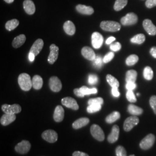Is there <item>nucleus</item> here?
<instances>
[{
    "label": "nucleus",
    "instance_id": "6ab92c4d",
    "mask_svg": "<svg viewBox=\"0 0 156 156\" xmlns=\"http://www.w3.org/2000/svg\"><path fill=\"white\" fill-rule=\"evenodd\" d=\"M16 115L15 114L5 113L1 117L0 122L2 126H8L16 120Z\"/></svg>",
    "mask_w": 156,
    "mask_h": 156
},
{
    "label": "nucleus",
    "instance_id": "c756f323",
    "mask_svg": "<svg viewBox=\"0 0 156 156\" xmlns=\"http://www.w3.org/2000/svg\"><path fill=\"white\" fill-rule=\"evenodd\" d=\"M145 35L143 34H139L136 35H135L134 37H133L131 39V42L133 44H139L140 45L143 44L145 41Z\"/></svg>",
    "mask_w": 156,
    "mask_h": 156
},
{
    "label": "nucleus",
    "instance_id": "c9c22d12",
    "mask_svg": "<svg viewBox=\"0 0 156 156\" xmlns=\"http://www.w3.org/2000/svg\"><path fill=\"white\" fill-rule=\"evenodd\" d=\"M101 109V105L100 104H91L89 105L87 108V111L90 113H93L97 112L100 111Z\"/></svg>",
    "mask_w": 156,
    "mask_h": 156
},
{
    "label": "nucleus",
    "instance_id": "412c9836",
    "mask_svg": "<svg viewBox=\"0 0 156 156\" xmlns=\"http://www.w3.org/2000/svg\"><path fill=\"white\" fill-rule=\"evenodd\" d=\"M76 9L79 13L86 15H91L94 12V9L91 6H88L81 4H79L76 6Z\"/></svg>",
    "mask_w": 156,
    "mask_h": 156
},
{
    "label": "nucleus",
    "instance_id": "0eeeda50",
    "mask_svg": "<svg viewBox=\"0 0 156 156\" xmlns=\"http://www.w3.org/2000/svg\"><path fill=\"white\" fill-rule=\"evenodd\" d=\"M42 138L49 143H55L58 140V135L55 131L48 129L42 133Z\"/></svg>",
    "mask_w": 156,
    "mask_h": 156
},
{
    "label": "nucleus",
    "instance_id": "dca6fc26",
    "mask_svg": "<svg viewBox=\"0 0 156 156\" xmlns=\"http://www.w3.org/2000/svg\"><path fill=\"white\" fill-rule=\"evenodd\" d=\"M120 133V128L117 125L113 126L112 129L111 133L108 136V141L109 143H115L119 139Z\"/></svg>",
    "mask_w": 156,
    "mask_h": 156
},
{
    "label": "nucleus",
    "instance_id": "58836bf2",
    "mask_svg": "<svg viewBox=\"0 0 156 156\" xmlns=\"http://www.w3.org/2000/svg\"><path fill=\"white\" fill-rule=\"evenodd\" d=\"M104 104V100L103 98L98 97V98H91L88 101V104L91 105V104H100L102 105Z\"/></svg>",
    "mask_w": 156,
    "mask_h": 156
},
{
    "label": "nucleus",
    "instance_id": "09e8293b",
    "mask_svg": "<svg viewBox=\"0 0 156 156\" xmlns=\"http://www.w3.org/2000/svg\"><path fill=\"white\" fill-rule=\"evenodd\" d=\"M73 156H89L87 153L80 151H75L73 152Z\"/></svg>",
    "mask_w": 156,
    "mask_h": 156
},
{
    "label": "nucleus",
    "instance_id": "a18cd8bd",
    "mask_svg": "<svg viewBox=\"0 0 156 156\" xmlns=\"http://www.w3.org/2000/svg\"><path fill=\"white\" fill-rule=\"evenodd\" d=\"M136 84L134 82H127L126 85V87L128 90H133L136 88Z\"/></svg>",
    "mask_w": 156,
    "mask_h": 156
},
{
    "label": "nucleus",
    "instance_id": "39448f33",
    "mask_svg": "<svg viewBox=\"0 0 156 156\" xmlns=\"http://www.w3.org/2000/svg\"><path fill=\"white\" fill-rule=\"evenodd\" d=\"M140 122L139 118L136 116H133L128 117L124 121L123 128L124 131L128 132L131 131L133 128H134L135 126H136Z\"/></svg>",
    "mask_w": 156,
    "mask_h": 156
},
{
    "label": "nucleus",
    "instance_id": "bb28decb",
    "mask_svg": "<svg viewBox=\"0 0 156 156\" xmlns=\"http://www.w3.org/2000/svg\"><path fill=\"white\" fill-rule=\"evenodd\" d=\"M137 72L135 70H129L126 75V82H135L137 78Z\"/></svg>",
    "mask_w": 156,
    "mask_h": 156
},
{
    "label": "nucleus",
    "instance_id": "2eb2a0df",
    "mask_svg": "<svg viewBox=\"0 0 156 156\" xmlns=\"http://www.w3.org/2000/svg\"><path fill=\"white\" fill-rule=\"evenodd\" d=\"M44 41L42 39H37L35 42L34 43L33 45L31 46L30 52L33 53L35 56H37L40 51L42 50L43 47H44Z\"/></svg>",
    "mask_w": 156,
    "mask_h": 156
},
{
    "label": "nucleus",
    "instance_id": "473e14b6",
    "mask_svg": "<svg viewBox=\"0 0 156 156\" xmlns=\"http://www.w3.org/2000/svg\"><path fill=\"white\" fill-rule=\"evenodd\" d=\"M106 80L108 83L109 84V85L112 87H119V82L116 78H115L111 75H106Z\"/></svg>",
    "mask_w": 156,
    "mask_h": 156
},
{
    "label": "nucleus",
    "instance_id": "20e7f679",
    "mask_svg": "<svg viewBox=\"0 0 156 156\" xmlns=\"http://www.w3.org/2000/svg\"><path fill=\"white\" fill-rule=\"evenodd\" d=\"M91 135L98 141H103L105 139V134L100 127L97 124H93L90 128Z\"/></svg>",
    "mask_w": 156,
    "mask_h": 156
},
{
    "label": "nucleus",
    "instance_id": "6e6d98bb",
    "mask_svg": "<svg viewBox=\"0 0 156 156\" xmlns=\"http://www.w3.org/2000/svg\"><path fill=\"white\" fill-rule=\"evenodd\" d=\"M137 95H138V96H139V95H140V93H138V94H137Z\"/></svg>",
    "mask_w": 156,
    "mask_h": 156
},
{
    "label": "nucleus",
    "instance_id": "9b49d317",
    "mask_svg": "<svg viewBox=\"0 0 156 156\" xmlns=\"http://www.w3.org/2000/svg\"><path fill=\"white\" fill-rule=\"evenodd\" d=\"M49 87L53 92H59L62 89V83L60 80L57 76H52L49 79Z\"/></svg>",
    "mask_w": 156,
    "mask_h": 156
},
{
    "label": "nucleus",
    "instance_id": "ea45409f",
    "mask_svg": "<svg viewBox=\"0 0 156 156\" xmlns=\"http://www.w3.org/2000/svg\"><path fill=\"white\" fill-rule=\"evenodd\" d=\"M149 103L154 114L156 115V95H153L151 97L149 100Z\"/></svg>",
    "mask_w": 156,
    "mask_h": 156
},
{
    "label": "nucleus",
    "instance_id": "f704fd0d",
    "mask_svg": "<svg viewBox=\"0 0 156 156\" xmlns=\"http://www.w3.org/2000/svg\"><path fill=\"white\" fill-rule=\"evenodd\" d=\"M144 76L145 79L151 80L153 78V71L150 67H146L144 69Z\"/></svg>",
    "mask_w": 156,
    "mask_h": 156
},
{
    "label": "nucleus",
    "instance_id": "393cba45",
    "mask_svg": "<svg viewBox=\"0 0 156 156\" xmlns=\"http://www.w3.org/2000/svg\"><path fill=\"white\" fill-rule=\"evenodd\" d=\"M32 84L34 89H41L43 86V79L39 75H35L32 80Z\"/></svg>",
    "mask_w": 156,
    "mask_h": 156
},
{
    "label": "nucleus",
    "instance_id": "37998d69",
    "mask_svg": "<svg viewBox=\"0 0 156 156\" xmlns=\"http://www.w3.org/2000/svg\"><path fill=\"white\" fill-rule=\"evenodd\" d=\"M122 48V45L119 42H115L110 45V49L113 51H117L120 50Z\"/></svg>",
    "mask_w": 156,
    "mask_h": 156
},
{
    "label": "nucleus",
    "instance_id": "4d7b16f0",
    "mask_svg": "<svg viewBox=\"0 0 156 156\" xmlns=\"http://www.w3.org/2000/svg\"><path fill=\"white\" fill-rule=\"evenodd\" d=\"M135 156V155H134V154H133V155H131V156Z\"/></svg>",
    "mask_w": 156,
    "mask_h": 156
},
{
    "label": "nucleus",
    "instance_id": "2f4dec72",
    "mask_svg": "<svg viewBox=\"0 0 156 156\" xmlns=\"http://www.w3.org/2000/svg\"><path fill=\"white\" fill-rule=\"evenodd\" d=\"M19 24V22L17 19H12L6 23L5 28L8 31H12L16 28Z\"/></svg>",
    "mask_w": 156,
    "mask_h": 156
},
{
    "label": "nucleus",
    "instance_id": "6e6552de",
    "mask_svg": "<svg viewBox=\"0 0 156 156\" xmlns=\"http://www.w3.org/2000/svg\"><path fill=\"white\" fill-rule=\"evenodd\" d=\"M2 110L5 113L8 114H17L22 111V108L19 104L8 105L4 104L2 107Z\"/></svg>",
    "mask_w": 156,
    "mask_h": 156
},
{
    "label": "nucleus",
    "instance_id": "5701e85b",
    "mask_svg": "<svg viewBox=\"0 0 156 156\" xmlns=\"http://www.w3.org/2000/svg\"><path fill=\"white\" fill-rule=\"evenodd\" d=\"M63 28L66 33L69 35H73L75 33V31H76L75 26L73 22L70 20H68L64 23Z\"/></svg>",
    "mask_w": 156,
    "mask_h": 156
},
{
    "label": "nucleus",
    "instance_id": "8fccbe9b",
    "mask_svg": "<svg viewBox=\"0 0 156 156\" xmlns=\"http://www.w3.org/2000/svg\"><path fill=\"white\" fill-rule=\"evenodd\" d=\"M150 53L151 55L153 56L154 58H156V47L154 46L153 48H151L150 50Z\"/></svg>",
    "mask_w": 156,
    "mask_h": 156
},
{
    "label": "nucleus",
    "instance_id": "cd10ccee",
    "mask_svg": "<svg viewBox=\"0 0 156 156\" xmlns=\"http://www.w3.org/2000/svg\"><path fill=\"white\" fill-rule=\"evenodd\" d=\"M120 117V114L119 112L115 111L109 115L105 119V121L108 124H111L117 121Z\"/></svg>",
    "mask_w": 156,
    "mask_h": 156
},
{
    "label": "nucleus",
    "instance_id": "423d86ee",
    "mask_svg": "<svg viewBox=\"0 0 156 156\" xmlns=\"http://www.w3.org/2000/svg\"><path fill=\"white\" fill-rule=\"evenodd\" d=\"M120 21L123 26L134 25L138 22V16L134 13L130 12L127 13L125 16L123 17Z\"/></svg>",
    "mask_w": 156,
    "mask_h": 156
},
{
    "label": "nucleus",
    "instance_id": "79ce46f5",
    "mask_svg": "<svg viewBox=\"0 0 156 156\" xmlns=\"http://www.w3.org/2000/svg\"><path fill=\"white\" fill-rule=\"evenodd\" d=\"M114 56H115V54L113 52L108 53L103 58V62L104 63H108V62H111Z\"/></svg>",
    "mask_w": 156,
    "mask_h": 156
},
{
    "label": "nucleus",
    "instance_id": "7ed1b4c3",
    "mask_svg": "<svg viewBox=\"0 0 156 156\" xmlns=\"http://www.w3.org/2000/svg\"><path fill=\"white\" fill-rule=\"evenodd\" d=\"M156 140V137L153 134H150L146 136L140 142V147L142 149L147 150L154 145Z\"/></svg>",
    "mask_w": 156,
    "mask_h": 156
},
{
    "label": "nucleus",
    "instance_id": "5fc2aeb1",
    "mask_svg": "<svg viewBox=\"0 0 156 156\" xmlns=\"http://www.w3.org/2000/svg\"><path fill=\"white\" fill-rule=\"evenodd\" d=\"M4 1L8 4H11L15 0H4Z\"/></svg>",
    "mask_w": 156,
    "mask_h": 156
},
{
    "label": "nucleus",
    "instance_id": "a19ab883",
    "mask_svg": "<svg viewBox=\"0 0 156 156\" xmlns=\"http://www.w3.org/2000/svg\"><path fill=\"white\" fill-rule=\"evenodd\" d=\"M89 83L91 85H94L95 84L97 83V82H98V78L97 77V75H93V74H91L89 76Z\"/></svg>",
    "mask_w": 156,
    "mask_h": 156
},
{
    "label": "nucleus",
    "instance_id": "603ef678",
    "mask_svg": "<svg viewBox=\"0 0 156 156\" xmlns=\"http://www.w3.org/2000/svg\"><path fill=\"white\" fill-rule=\"evenodd\" d=\"M73 93L77 97H82V95L81 94L79 89H75L73 90Z\"/></svg>",
    "mask_w": 156,
    "mask_h": 156
},
{
    "label": "nucleus",
    "instance_id": "c03bdc74",
    "mask_svg": "<svg viewBox=\"0 0 156 156\" xmlns=\"http://www.w3.org/2000/svg\"><path fill=\"white\" fill-rule=\"evenodd\" d=\"M145 5L148 8H152L156 6V0H146Z\"/></svg>",
    "mask_w": 156,
    "mask_h": 156
},
{
    "label": "nucleus",
    "instance_id": "aec40b11",
    "mask_svg": "<svg viewBox=\"0 0 156 156\" xmlns=\"http://www.w3.org/2000/svg\"><path fill=\"white\" fill-rule=\"evenodd\" d=\"M23 8L28 15H33L35 12V6L31 0H25L23 2Z\"/></svg>",
    "mask_w": 156,
    "mask_h": 156
},
{
    "label": "nucleus",
    "instance_id": "4468645a",
    "mask_svg": "<svg viewBox=\"0 0 156 156\" xmlns=\"http://www.w3.org/2000/svg\"><path fill=\"white\" fill-rule=\"evenodd\" d=\"M143 27L145 31L150 35H156V27L151 20L149 19H145L143 22Z\"/></svg>",
    "mask_w": 156,
    "mask_h": 156
},
{
    "label": "nucleus",
    "instance_id": "864d4df0",
    "mask_svg": "<svg viewBox=\"0 0 156 156\" xmlns=\"http://www.w3.org/2000/svg\"><path fill=\"white\" fill-rule=\"evenodd\" d=\"M35 56L34 55L33 53L30 52L29 55H28V58H29V60H30V62H34V59H35Z\"/></svg>",
    "mask_w": 156,
    "mask_h": 156
},
{
    "label": "nucleus",
    "instance_id": "9d476101",
    "mask_svg": "<svg viewBox=\"0 0 156 156\" xmlns=\"http://www.w3.org/2000/svg\"><path fill=\"white\" fill-rule=\"evenodd\" d=\"M104 42V38L100 33L95 32L91 35V43L95 49H99Z\"/></svg>",
    "mask_w": 156,
    "mask_h": 156
},
{
    "label": "nucleus",
    "instance_id": "7c9ffc66",
    "mask_svg": "<svg viewBox=\"0 0 156 156\" xmlns=\"http://www.w3.org/2000/svg\"><path fill=\"white\" fill-rule=\"evenodd\" d=\"M79 90L80 91L81 94L82 95V97H83L84 95H86L96 94L97 93V89L96 88L89 89L86 86H82V87H81L79 89Z\"/></svg>",
    "mask_w": 156,
    "mask_h": 156
},
{
    "label": "nucleus",
    "instance_id": "f03ea898",
    "mask_svg": "<svg viewBox=\"0 0 156 156\" xmlns=\"http://www.w3.org/2000/svg\"><path fill=\"white\" fill-rule=\"evenodd\" d=\"M100 27L103 30L109 32H116L121 28L120 24L114 21H102L101 23Z\"/></svg>",
    "mask_w": 156,
    "mask_h": 156
},
{
    "label": "nucleus",
    "instance_id": "f8f14e48",
    "mask_svg": "<svg viewBox=\"0 0 156 156\" xmlns=\"http://www.w3.org/2000/svg\"><path fill=\"white\" fill-rule=\"evenodd\" d=\"M59 48L55 44H51L50 46V54L48 57V61L50 64H53L58 56Z\"/></svg>",
    "mask_w": 156,
    "mask_h": 156
},
{
    "label": "nucleus",
    "instance_id": "4be33fe9",
    "mask_svg": "<svg viewBox=\"0 0 156 156\" xmlns=\"http://www.w3.org/2000/svg\"><path fill=\"white\" fill-rule=\"evenodd\" d=\"M89 122L90 120L89 118L82 117L76 120L73 123V127L74 129H79L86 126L89 123Z\"/></svg>",
    "mask_w": 156,
    "mask_h": 156
},
{
    "label": "nucleus",
    "instance_id": "4c0bfd02",
    "mask_svg": "<svg viewBox=\"0 0 156 156\" xmlns=\"http://www.w3.org/2000/svg\"><path fill=\"white\" fill-rule=\"evenodd\" d=\"M116 154L117 156H127V152L124 147L122 146H118L116 149Z\"/></svg>",
    "mask_w": 156,
    "mask_h": 156
},
{
    "label": "nucleus",
    "instance_id": "e433bc0d",
    "mask_svg": "<svg viewBox=\"0 0 156 156\" xmlns=\"http://www.w3.org/2000/svg\"><path fill=\"white\" fill-rule=\"evenodd\" d=\"M126 98L129 102L134 103L136 102V97L134 94V92L133 90H128L126 93Z\"/></svg>",
    "mask_w": 156,
    "mask_h": 156
},
{
    "label": "nucleus",
    "instance_id": "49530a36",
    "mask_svg": "<svg viewBox=\"0 0 156 156\" xmlns=\"http://www.w3.org/2000/svg\"><path fill=\"white\" fill-rule=\"evenodd\" d=\"M94 65L96 67H100L102 65V59H101V57L100 56H98L95 58L94 60Z\"/></svg>",
    "mask_w": 156,
    "mask_h": 156
},
{
    "label": "nucleus",
    "instance_id": "ddd939ff",
    "mask_svg": "<svg viewBox=\"0 0 156 156\" xmlns=\"http://www.w3.org/2000/svg\"><path fill=\"white\" fill-rule=\"evenodd\" d=\"M62 104L68 108L77 111L79 109V105L76 101L72 97H65L62 100Z\"/></svg>",
    "mask_w": 156,
    "mask_h": 156
},
{
    "label": "nucleus",
    "instance_id": "b1692460",
    "mask_svg": "<svg viewBox=\"0 0 156 156\" xmlns=\"http://www.w3.org/2000/svg\"><path fill=\"white\" fill-rule=\"evenodd\" d=\"M26 37L25 35L24 34L19 35L13 39L12 42V46L15 48H18L22 46L24 44V42H26Z\"/></svg>",
    "mask_w": 156,
    "mask_h": 156
},
{
    "label": "nucleus",
    "instance_id": "f257e3e1",
    "mask_svg": "<svg viewBox=\"0 0 156 156\" xmlns=\"http://www.w3.org/2000/svg\"><path fill=\"white\" fill-rule=\"evenodd\" d=\"M18 83L20 87L26 91H29L33 87L31 77L28 74L26 73H23L19 76Z\"/></svg>",
    "mask_w": 156,
    "mask_h": 156
},
{
    "label": "nucleus",
    "instance_id": "f3484780",
    "mask_svg": "<svg viewBox=\"0 0 156 156\" xmlns=\"http://www.w3.org/2000/svg\"><path fill=\"white\" fill-rule=\"evenodd\" d=\"M82 55L85 58L90 61H94L96 58L94 50L88 46H85L82 48Z\"/></svg>",
    "mask_w": 156,
    "mask_h": 156
},
{
    "label": "nucleus",
    "instance_id": "c85d7f7f",
    "mask_svg": "<svg viewBox=\"0 0 156 156\" xmlns=\"http://www.w3.org/2000/svg\"><path fill=\"white\" fill-rule=\"evenodd\" d=\"M128 0H116L114 4V9L116 11H120L127 5Z\"/></svg>",
    "mask_w": 156,
    "mask_h": 156
},
{
    "label": "nucleus",
    "instance_id": "1a4fd4ad",
    "mask_svg": "<svg viewBox=\"0 0 156 156\" xmlns=\"http://www.w3.org/2000/svg\"><path fill=\"white\" fill-rule=\"evenodd\" d=\"M31 149V144L28 140H22L15 146V151L20 154H26Z\"/></svg>",
    "mask_w": 156,
    "mask_h": 156
},
{
    "label": "nucleus",
    "instance_id": "a878e982",
    "mask_svg": "<svg viewBox=\"0 0 156 156\" xmlns=\"http://www.w3.org/2000/svg\"><path fill=\"white\" fill-rule=\"evenodd\" d=\"M128 112L133 116H138L143 113V109L135 105L130 104L128 106Z\"/></svg>",
    "mask_w": 156,
    "mask_h": 156
},
{
    "label": "nucleus",
    "instance_id": "de8ad7c7",
    "mask_svg": "<svg viewBox=\"0 0 156 156\" xmlns=\"http://www.w3.org/2000/svg\"><path fill=\"white\" fill-rule=\"evenodd\" d=\"M112 95L115 97H119L120 96V93L118 90L117 87H112Z\"/></svg>",
    "mask_w": 156,
    "mask_h": 156
},
{
    "label": "nucleus",
    "instance_id": "3c124183",
    "mask_svg": "<svg viewBox=\"0 0 156 156\" xmlns=\"http://www.w3.org/2000/svg\"><path fill=\"white\" fill-rule=\"evenodd\" d=\"M116 40V38L114 37H111L109 38H108V39H106V44L107 45H109L111 44L112 43L115 41Z\"/></svg>",
    "mask_w": 156,
    "mask_h": 156
},
{
    "label": "nucleus",
    "instance_id": "a211bd4d",
    "mask_svg": "<svg viewBox=\"0 0 156 156\" xmlns=\"http://www.w3.org/2000/svg\"><path fill=\"white\" fill-rule=\"evenodd\" d=\"M64 117V110L60 105L56 106L53 115V119L56 122H61Z\"/></svg>",
    "mask_w": 156,
    "mask_h": 156
},
{
    "label": "nucleus",
    "instance_id": "72a5a7b5",
    "mask_svg": "<svg viewBox=\"0 0 156 156\" xmlns=\"http://www.w3.org/2000/svg\"><path fill=\"white\" fill-rule=\"evenodd\" d=\"M139 60L138 56L136 55H131L128 56L126 60V63L128 66H132L135 65Z\"/></svg>",
    "mask_w": 156,
    "mask_h": 156
}]
</instances>
